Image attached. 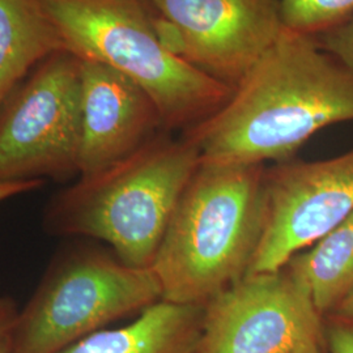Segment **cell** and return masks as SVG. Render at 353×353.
<instances>
[{
  "instance_id": "cell-16",
  "label": "cell",
  "mask_w": 353,
  "mask_h": 353,
  "mask_svg": "<svg viewBox=\"0 0 353 353\" xmlns=\"http://www.w3.org/2000/svg\"><path fill=\"white\" fill-rule=\"evenodd\" d=\"M325 341L330 353H353V316H325Z\"/></svg>"
},
{
  "instance_id": "cell-13",
  "label": "cell",
  "mask_w": 353,
  "mask_h": 353,
  "mask_svg": "<svg viewBox=\"0 0 353 353\" xmlns=\"http://www.w3.org/2000/svg\"><path fill=\"white\" fill-rule=\"evenodd\" d=\"M310 292L322 316L353 290V214L284 265Z\"/></svg>"
},
{
  "instance_id": "cell-7",
  "label": "cell",
  "mask_w": 353,
  "mask_h": 353,
  "mask_svg": "<svg viewBox=\"0 0 353 353\" xmlns=\"http://www.w3.org/2000/svg\"><path fill=\"white\" fill-rule=\"evenodd\" d=\"M202 307L198 353H322L325 318L287 267L246 275Z\"/></svg>"
},
{
  "instance_id": "cell-8",
  "label": "cell",
  "mask_w": 353,
  "mask_h": 353,
  "mask_svg": "<svg viewBox=\"0 0 353 353\" xmlns=\"http://www.w3.org/2000/svg\"><path fill=\"white\" fill-rule=\"evenodd\" d=\"M165 48L234 90L284 23L279 0H145Z\"/></svg>"
},
{
  "instance_id": "cell-15",
  "label": "cell",
  "mask_w": 353,
  "mask_h": 353,
  "mask_svg": "<svg viewBox=\"0 0 353 353\" xmlns=\"http://www.w3.org/2000/svg\"><path fill=\"white\" fill-rule=\"evenodd\" d=\"M314 38L325 50L353 70V14L341 26Z\"/></svg>"
},
{
  "instance_id": "cell-19",
  "label": "cell",
  "mask_w": 353,
  "mask_h": 353,
  "mask_svg": "<svg viewBox=\"0 0 353 353\" xmlns=\"http://www.w3.org/2000/svg\"><path fill=\"white\" fill-rule=\"evenodd\" d=\"M341 316H353V290L350 294L339 303V306L331 313Z\"/></svg>"
},
{
  "instance_id": "cell-17",
  "label": "cell",
  "mask_w": 353,
  "mask_h": 353,
  "mask_svg": "<svg viewBox=\"0 0 353 353\" xmlns=\"http://www.w3.org/2000/svg\"><path fill=\"white\" fill-rule=\"evenodd\" d=\"M19 306L10 296H0V341L7 339L12 331Z\"/></svg>"
},
{
  "instance_id": "cell-1",
  "label": "cell",
  "mask_w": 353,
  "mask_h": 353,
  "mask_svg": "<svg viewBox=\"0 0 353 353\" xmlns=\"http://www.w3.org/2000/svg\"><path fill=\"white\" fill-rule=\"evenodd\" d=\"M343 122H353L352 68L284 28L227 103L182 135L204 161L278 164Z\"/></svg>"
},
{
  "instance_id": "cell-9",
  "label": "cell",
  "mask_w": 353,
  "mask_h": 353,
  "mask_svg": "<svg viewBox=\"0 0 353 353\" xmlns=\"http://www.w3.org/2000/svg\"><path fill=\"white\" fill-rule=\"evenodd\" d=\"M265 188L263 232L246 275L281 270L353 214V148L267 166Z\"/></svg>"
},
{
  "instance_id": "cell-12",
  "label": "cell",
  "mask_w": 353,
  "mask_h": 353,
  "mask_svg": "<svg viewBox=\"0 0 353 353\" xmlns=\"http://www.w3.org/2000/svg\"><path fill=\"white\" fill-rule=\"evenodd\" d=\"M63 50L39 0H0V106L38 64Z\"/></svg>"
},
{
  "instance_id": "cell-6",
  "label": "cell",
  "mask_w": 353,
  "mask_h": 353,
  "mask_svg": "<svg viewBox=\"0 0 353 353\" xmlns=\"http://www.w3.org/2000/svg\"><path fill=\"white\" fill-rule=\"evenodd\" d=\"M80 151L81 59L58 51L0 106V182L75 181Z\"/></svg>"
},
{
  "instance_id": "cell-14",
  "label": "cell",
  "mask_w": 353,
  "mask_h": 353,
  "mask_svg": "<svg viewBox=\"0 0 353 353\" xmlns=\"http://www.w3.org/2000/svg\"><path fill=\"white\" fill-rule=\"evenodd\" d=\"M287 29L318 37L353 14V0H279Z\"/></svg>"
},
{
  "instance_id": "cell-18",
  "label": "cell",
  "mask_w": 353,
  "mask_h": 353,
  "mask_svg": "<svg viewBox=\"0 0 353 353\" xmlns=\"http://www.w3.org/2000/svg\"><path fill=\"white\" fill-rule=\"evenodd\" d=\"M45 185L43 181H26V182H0V203L8 199L36 191Z\"/></svg>"
},
{
  "instance_id": "cell-20",
  "label": "cell",
  "mask_w": 353,
  "mask_h": 353,
  "mask_svg": "<svg viewBox=\"0 0 353 353\" xmlns=\"http://www.w3.org/2000/svg\"><path fill=\"white\" fill-rule=\"evenodd\" d=\"M8 338L0 341V353H8Z\"/></svg>"
},
{
  "instance_id": "cell-10",
  "label": "cell",
  "mask_w": 353,
  "mask_h": 353,
  "mask_svg": "<svg viewBox=\"0 0 353 353\" xmlns=\"http://www.w3.org/2000/svg\"><path fill=\"white\" fill-rule=\"evenodd\" d=\"M161 131L160 113L144 89L106 64L81 59L79 176L125 160Z\"/></svg>"
},
{
  "instance_id": "cell-4",
  "label": "cell",
  "mask_w": 353,
  "mask_h": 353,
  "mask_svg": "<svg viewBox=\"0 0 353 353\" xmlns=\"http://www.w3.org/2000/svg\"><path fill=\"white\" fill-rule=\"evenodd\" d=\"M67 50L127 76L154 102L165 131L182 134L219 112L233 90L168 50L145 0H39Z\"/></svg>"
},
{
  "instance_id": "cell-3",
  "label": "cell",
  "mask_w": 353,
  "mask_h": 353,
  "mask_svg": "<svg viewBox=\"0 0 353 353\" xmlns=\"http://www.w3.org/2000/svg\"><path fill=\"white\" fill-rule=\"evenodd\" d=\"M201 161L191 140L161 131L125 160L57 192L45 208L43 229L55 237L102 241L127 265L151 268Z\"/></svg>"
},
{
  "instance_id": "cell-5",
  "label": "cell",
  "mask_w": 353,
  "mask_h": 353,
  "mask_svg": "<svg viewBox=\"0 0 353 353\" xmlns=\"http://www.w3.org/2000/svg\"><path fill=\"white\" fill-rule=\"evenodd\" d=\"M152 268L122 262L90 245L58 252L17 312L8 353H61L109 325L161 301Z\"/></svg>"
},
{
  "instance_id": "cell-11",
  "label": "cell",
  "mask_w": 353,
  "mask_h": 353,
  "mask_svg": "<svg viewBox=\"0 0 353 353\" xmlns=\"http://www.w3.org/2000/svg\"><path fill=\"white\" fill-rule=\"evenodd\" d=\"M202 306L159 301L122 327L103 328L61 353H198Z\"/></svg>"
},
{
  "instance_id": "cell-2",
  "label": "cell",
  "mask_w": 353,
  "mask_h": 353,
  "mask_svg": "<svg viewBox=\"0 0 353 353\" xmlns=\"http://www.w3.org/2000/svg\"><path fill=\"white\" fill-rule=\"evenodd\" d=\"M265 168L201 161L151 265L161 300L203 306L246 276L265 224Z\"/></svg>"
}]
</instances>
